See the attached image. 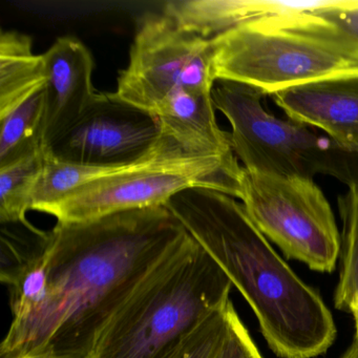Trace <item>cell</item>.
<instances>
[{
  "instance_id": "7c38bea8",
  "label": "cell",
  "mask_w": 358,
  "mask_h": 358,
  "mask_svg": "<svg viewBox=\"0 0 358 358\" xmlns=\"http://www.w3.org/2000/svg\"><path fill=\"white\" fill-rule=\"evenodd\" d=\"M165 137L190 156L236 158L230 134L222 131L215 118L211 94L181 91L171 94L155 113Z\"/></svg>"
},
{
  "instance_id": "4fadbf2b",
  "label": "cell",
  "mask_w": 358,
  "mask_h": 358,
  "mask_svg": "<svg viewBox=\"0 0 358 358\" xmlns=\"http://www.w3.org/2000/svg\"><path fill=\"white\" fill-rule=\"evenodd\" d=\"M299 10L297 3L245 0H185L169 1L163 13L182 29L205 39H213L262 15Z\"/></svg>"
},
{
  "instance_id": "277c9868",
  "label": "cell",
  "mask_w": 358,
  "mask_h": 358,
  "mask_svg": "<svg viewBox=\"0 0 358 358\" xmlns=\"http://www.w3.org/2000/svg\"><path fill=\"white\" fill-rule=\"evenodd\" d=\"M217 81L266 96L331 79L358 77V43L311 12L262 15L213 39Z\"/></svg>"
},
{
  "instance_id": "7a4b0ae2",
  "label": "cell",
  "mask_w": 358,
  "mask_h": 358,
  "mask_svg": "<svg viewBox=\"0 0 358 358\" xmlns=\"http://www.w3.org/2000/svg\"><path fill=\"white\" fill-rule=\"evenodd\" d=\"M164 206L242 293L278 357L316 358L330 349L337 328L322 295L276 253L242 203L194 187Z\"/></svg>"
},
{
  "instance_id": "5b68a950",
  "label": "cell",
  "mask_w": 358,
  "mask_h": 358,
  "mask_svg": "<svg viewBox=\"0 0 358 358\" xmlns=\"http://www.w3.org/2000/svg\"><path fill=\"white\" fill-rule=\"evenodd\" d=\"M213 106L231 125L230 143L249 173L358 182V152L343 150L326 136L292 119H280L263 106L265 94L249 85L217 81Z\"/></svg>"
},
{
  "instance_id": "d6986e66",
  "label": "cell",
  "mask_w": 358,
  "mask_h": 358,
  "mask_svg": "<svg viewBox=\"0 0 358 358\" xmlns=\"http://www.w3.org/2000/svg\"><path fill=\"white\" fill-rule=\"evenodd\" d=\"M234 307L227 301L188 333L169 358H217L229 333Z\"/></svg>"
},
{
  "instance_id": "3957f363",
  "label": "cell",
  "mask_w": 358,
  "mask_h": 358,
  "mask_svg": "<svg viewBox=\"0 0 358 358\" xmlns=\"http://www.w3.org/2000/svg\"><path fill=\"white\" fill-rule=\"evenodd\" d=\"M234 285L189 234L138 285L100 334L89 358H169Z\"/></svg>"
},
{
  "instance_id": "9c48e42d",
  "label": "cell",
  "mask_w": 358,
  "mask_h": 358,
  "mask_svg": "<svg viewBox=\"0 0 358 358\" xmlns=\"http://www.w3.org/2000/svg\"><path fill=\"white\" fill-rule=\"evenodd\" d=\"M164 142L154 114L124 101L116 93H96L75 124L45 150L64 162L124 167L156 156Z\"/></svg>"
},
{
  "instance_id": "2e32d148",
  "label": "cell",
  "mask_w": 358,
  "mask_h": 358,
  "mask_svg": "<svg viewBox=\"0 0 358 358\" xmlns=\"http://www.w3.org/2000/svg\"><path fill=\"white\" fill-rule=\"evenodd\" d=\"M45 161V146L0 167V222L28 225L35 186Z\"/></svg>"
},
{
  "instance_id": "8992f818",
  "label": "cell",
  "mask_w": 358,
  "mask_h": 358,
  "mask_svg": "<svg viewBox=\"0 0 358 358\" xmlns=\"http://www.w3.org/2000/svg\"><path fill=\"white\" fill-rule=\"evenodd\" d=\"M160 152L127 171L87 184L43 213L57 223H83L113 213L164 206L173 196L202 187L240 200L244 169L236 158L190 156L163 136Z\"/></svg>"
},
{
  "instance_id": "ac0fdd59",
  "label": "cell",
  "mask_w": 358,
  "mask_h": 358,
  "mask_svg": "<svg viewBox=\"0 0 358 358\" xmlns=\"http://www.w3.org/2000/svg\"><path fill=\"white\" fill-rule=\"evenodd\" d=\"M47 236L41 246L13 271L1 275V282L10 288V305L13 320L30 315L45 299L49 284V255Z\"/></svg>"
},
{
  "instance_id": "44dd1931",
  "label": "cell",
  "mask_w": 358,
  "mask_h": 358,
  "mask_svg": "<svg viewBox=\"0 0 358 358\" xmlns=\"http://www.w3.org/2000/svg\"><path fill=\"white\" fill-rule=\"evenodd\" d=\"M313 13L332 22L358 43V1H332Z\"/></svg>"
},
{
  "instance_id": "ffe728a7",
  "label": "cell",
  "mask_w": 358,
  "mask_h": 358,
  "mask_svg": "<svg viewBox=\"0 0 358 358\" xmlns=\"http://www.w3.org/2000/svg\"><path fill=\"white\" fill-rule=\"evenodd\" d=\"M217 358H263L236 309L230 317L227 339Z\"/></svg>"
},
{
  "instance_id": "8fae6325",
  "label": "cell",
  "mask_w": 358,
  "mask_h": 358,
  "mask_svg": "<svg viewBox=\"0 0 358 358\" xmlns=\"http://www.w3.org/2000/svg\"><path fill=\"white\" fill-rule=\"evenodd\" d=\"M272 98L289 119L320 129L343 150L358 152V77L309 83Z\"/></svg>"
},
{
  "instance_id": "52a82bcc",
  "label": "cell",
  "mask_w": 358,
  "mask_h": 358,
  "mask_svg": "<svg viewBox=\"0 0 358 358\" xmlns=\"http://www.w3.org/2000/svg\"><path fill=\"white\" fill-rule=\"evenodd\" d=\"M240 200L257 229L290 259L331 273L341 255V232L314 179L245 171Z\"/></svg>"
},
{
  "instance_id": "9a60e30c",
  "label": "cell",
  "mask_w": 358,
  "mask_h": 358,
  "mask_svg": "<svg viewBox=\"0 0 358 358\" xmlns=\"http://www.w3.org/2000/svg\"><path fill=\"white\" fill-rule=\"evenodd\" d=\"M45 87L0 117V167L43 148Z\"/></svg>"
},
{
  "instance_id": "ba28073f",
  "label": "cell",
  "mask_w": 358,
  "mask_h": 358,
  "mask_svg": "<svg viewBox=\"0 0 358 358\" xmlns=\"http://www.w3.org/2000/svg\"><path fill=\"white\" fill-rule=\"evenodd\" d=\"M213 39L182 29L166 14L146 13L138 20L129 64L121 71L117 95L155 114L176 92L211 94Z\"/></svg>"
},
{
  "instance_id": "30bf717a",
  "label": "cell",
  "mask_w": 358,
  "mask_h": 358,
  "mask_svg": "<svg viewBox=\"0 0 358 358\" xmlns=\"http://www.w3.org/2000/svg\"><path fill=\"white\" fill-rule=\"evenodd\" d=\"M45 73L43 146L66 133L87 110L96 92L92 83L94 62L74 37H60L43 54Z\"/></svg>"
},
{
  "instance_id": "6da1fadb",
  "label": "cell",
  "mask_w": 358,
  "mask_h": 358,
  "mask_svg": "<svg viewBox=\"0 0 358 358\" xmlns=\"http://www.w3.org/2000/svg\"><path fill=\"white\" fill-rule=\"evenodd\" d=\"M186 234L165 206L56 224L48 232L47 294L12 322L0 358H89L119 308Z\"/></svg>"
},
{
  "instance_id": "e0dca14e",
  "label": "cell",
  "mask_w": 358,
  "mask_h": 358,
  "mask_svg": "<svg viewBox=\"0 0 358 358\" xmlns=\"http://www.w3.org/2000/svg\"><path fill=\"white\" fill-rule=\"evenodd\" d=\"M337 207L343 229L334 306L337 310L349 312L350 305L358 292V182L348 186V189L337 196Z\"/></svg>"
},
{
  "instance_id": "7402d4cb",
  "label": "cell",
  "mask_w": 358,
  "mask_h": 358,
  "mask_svg": "<svg viewBox=\"0 0 358 358\" xmlns=\"http://www.w3.org/2000/svg\"><path fill=\"white\" fill-rule=\"evenodd\" d=\"M341 358H358V341L354 339L352 345H350L349 349L345 351V353L341 356Z\"/></svg>"
},
{
  "instance_id": "5bb4252c",
  "label": "cell",
  "mask_w": 358,
  "mask_h": 358,
  "mask_svg": "<svg viewBox=\"0 0 358 358\" xmlns=\"http://www.w3.org/2000/svg\"><path fill=\"white\" fill-rule=\"evenodd\" d=\"M43 55L32 51V39L17 32L0 35V117L45 87Z\"/></svg>"
}]
</instances>
